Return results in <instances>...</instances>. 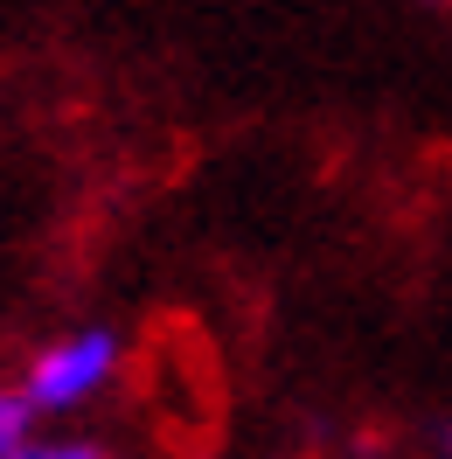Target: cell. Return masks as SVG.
Returning <instances> with one entry per match:
<instances>
[{
	"instance_id": "1",
	"label": "cell",
	"mask_w": 452,
	"mask_h": 459,
	"mask_svg": "<svg viewBox=\"0 0 452 459\" xmlns=\"http://www.w3.org/2000/svg\"><path fill=\"white\" fill-rule=\"evenodd\" d=\"M118 334L112 327H70V334H56V342H42L29 355V369H22V397H29V411L49 425V418H77L84 403H98L105 390H112L118 376Z\"/></svg>"
},
{
	"instance_id": "2",
	"label": "cell",
	"mask_w": 452,
	"mask_h": 459,
	"mask_svg": "<svg viewBox=\"0 0 452 459\" xmlns=\"http://www.w3.org/2000/svg\"><path fill=\"white\" fill-rule=\"evenodd\" d=\"M7 459H112V453L91 446V438H70V431H35V438H22Z\"/></svg>"
},
{
	"instance_id": "3",
	"label": "cell",
	"mask_w": 452,
	"mask_h": 459,
	"mask_svg": "<svg viewBox=\"0 0 452 459\" xmlns=\"http://www.w3.org/2000/svg\"><path fill=\"white\" fill-rule=\"evenodd\" d=\"M35 431H42V418L29 411V397H22L14 383H0V459L14 453L22 438H35Z\"/></svg>"
},
{
	"instance_id": "4",
	"label": "cell",
	"mask_w": 452,
	"mask_h": 459,
	"mask_svg": "<svg viewBox=\"0 0 452 459\" xmlns=\"http://www.w3.org/2000/svg\"><path fill=\"white\" fill-rule=\"evenodd\" d=\"M439 453L452 459V418H446V425H439Z\"/></svg>"
}]
</instances>
